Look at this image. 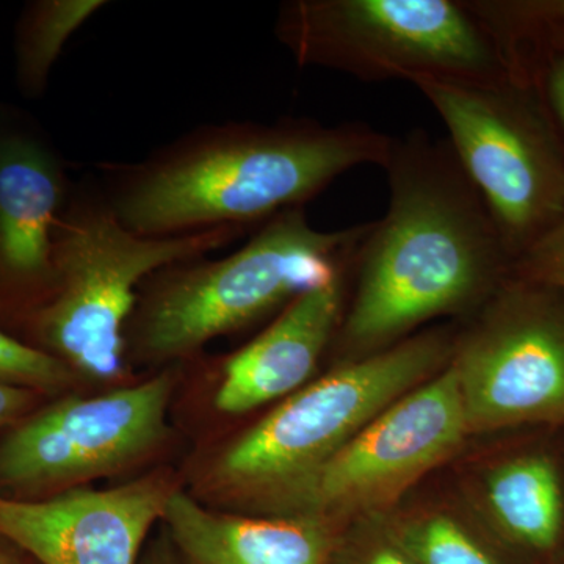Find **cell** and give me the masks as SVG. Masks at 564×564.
Masks as SVG:
<instances>
[{
	"label": "cell",
	"mask_w": 564,
	"mask_h": 564,
	"mask_svg": "<svg viewBox=\"0 0 564 564\" xmlns=\"http://www.w3.org/2000/svg\"><path fill=\"white\" fill-rule=\"evenodd\" d=\"M392 140L364 122L282 118L204 124L140 161L101 163L96 181L137 236L248 232L281 212L304 207L358 166H383Z\"/></svg>",
	"instance_id": "7a4b0ae2"
},
{
	"label": "cell",
	"mask_w": 564,
	"mask_h": 564,
	"mask_svg": "<svg viewBox=\"0 0 564 564\" xmlns=\"http://www.w3.org/2000/svg\"><path fill=\"white\" fill-rule=\"evenodd\" d=\"M455 367L408 392L321 467L259 510L334 519L392 503L466 437Z\"/></svg>",
	"instance_id": "9c48e42d"
},
{
	"label": "cell",
	"mask_w": 564,
	"mask_h": 564,
	"mask_svg": "<svg viewBox=\"0 0 564 564\" xmlns=\"http://www.w3.org/2000/svg\"><path fill=\"white\" fill-rule=\"evenodd\" d=\"M381 169L388 209L355 252V295L334 337L361 358L432 318L488 303L513 276V259L448 140L393 137Z\"/></svg>",
	"instance_id": "6da1fadb"
},
{
	"label": "cell",
	"mask_w": 564,
	"mask_h": 564,
	"mask_svg": "<svg viewBox=\"0 0 564 564\" xmlns=\"http://www.w3.org/2000/svg\"><path fill=\"white\" fill-rule=\"evenodd\" d=\"M162 521L185 564H329L336 549L328 519L221 513L180 488Z\"/></svg>",
	"instance_id": "5bb4252c"
},
{
	"label": "cell",
	"mask_w": 564,
	"mask_h": 564,
	"mask_svg": "<svg viewBox=\"0 0 564 564\" xmlns=\"http://www.w3.org/2000/svg\"><path fill=\"white\" fill-rule=\"evenodd\" d=\"M109 6L106 0H32L14 29V76L21 95L41 98L70 36Z\"/></svg>",
	"instance_id": "2e32d148"
},
{
	"label": "cell",
	"mask_w": 564,
	"mask_h": 564,
	"mask_svg": "<svg viewBox=\"0 0 564 564\" xmlns=\"http://www.w3.org/2000/svg\"><path fill=\"white\" fill-rule=\"evenodd\" d=\"M454 352L447 334H419L303 386L223 448L206 475L207 489L261 508L328 462Z\"/></svg>",
	"instance_id": "5b68a950"
},
{
	"label": "cell",
	"mask_w": 564,
	"mask_h": 564,
	"mask_svg": "<svg viewBox=\"0 0 564 564\" xmlns=\"http://www.w3.org/2000/svg\"><path fill=\"white\" fill-rule=\"evenodd\" d=\"M358 564H417L393 532L370 545Z\"/></svg>",
	"instance_id": "ffe728a7"
},
{
	"label": "cell",
	"mask_w": 564,
	"mask_h": 564,
	"mask_svg": "<svg viewBox=\"0 0 564 564\" xmlns=\"http://www.w3.org/2000/svg\"><path fill=\"white\" fill-rule=\"evenodd\" d=\"M417 564H500L458 522L443 514L393 530Z\"/></svg>",
	"instance_id": "e0dca14e"
},
{
	"label": "cell",
	"mask_w": 564,
	"mask_h": 564,
	"mask_svg": "<svg viewBox=\"0 0 564 564\" xmlns=\"http://www.w3.org/2000/svg\"><path fill=\"white\" fill-rule=\"evenodd\" d=\"M143 564H185L182 562L180 554L170 541V538L165 536L162 540L155 541L152 545L151 554L147 556Z\"/></svg>",
	"instance_id": "7402d4cb"
},
{
	"label": "cell",
	"mask_w": 564,
	"mask_h": 564,
	"mask_svg": "<svg viewBox=\"0 0 564 564\" xmlns=\"http://www.w3.org/2000/svg\"><path fill=\"white\" fill-rule=\"evenodd\" d=\"M367 229L369 223L322 231L296 207L263 223L226 258L163 267L140 285L126 325V355L148 364L193 358L210 340L339 280Z\"/></svg>",
	"instance_id": "3957f363"
},
{
	"label": "cell",
	"mask_w": 564,
	"mask_h": 564,
	"mask_svg": "<svg viewBox=\"0 0 564 564\" xmlns=\"http://www.w3.org/2000/svg\"><path fill=\"white\" fill-rule=\"evenodd\" d=\"M513 274L564 291V215L543 239L514 262Z\"/></svg>",
	"instance_id": "d6986e66"
},
{
	"label": "cell",
	"mask_w": 564,
	"mask_h": 564,
	"mask_svg": "<svg viewBox=\"0 0 564 564\" xmlns=\"http://www.w3.org/2000/svg\"><path fill=\"white\" fill-rule=\"evenodd\" d=\"M448 132L513 262L562 220L564 139L540 96L514 79L413 82Z\"/></svg>",
	"instance_id": "52a82bcc"
},
{
	"label": "cell",
	"mask_w": 564,
	"mask_h": 564,
	"mask_svg": "<svg viewBox=\"0 0 564 564\" xmlns=\"http://www.w3.org/2000/svg\"><path fill=\"white\" fill-rule=\"evenodd\" d=\"M35 391L0 384V429L17 422L31 406Z\"/></svg>",
	"instance_id": "44dd1931"
},
{
	"label": "cell",
	"mask_w": 564,
	"mask_h": 564,
	"mask_svg": "<svg viewBox=\"0 0 564 564\" xmlns=\"http://www.w3.org/2000/svg\"><path fill=\"white\" fill-rule=\"evenodd\" d=\"M344 311V274L296 296L261 336L223 364L215 406L243 414L300 391L336 337Z\"/></svg>",
	"instance_id": "4fadbf2b"
},
{
	"label": "cell",
	"mask_w": 564,
	"mask_h": 564,
	"mask_svg": "<svg viewBox=\"0 0 564 564\" xmlns=\"http://www.w3.org/2000/svg\"><path fill=\"white\" fill-rule=\"evenodd\" d=\"M273 32L300 66L364 82L511 77L469 0H289Z\"/></svg>",
	"instance_id": "8992f818"
},
{
	"label": "cell",
	"mask_w": 564,
	"mask_h": 564,
	"mask_svg": "<svg viewBox=\"0 0 564 564\" xmlns=\"http://www.w3.org/2000/svg\"><path fill=\"white\" fill-rule=\"evenodd\" d=\"M245 232L137 236L111 210L95 176L76 182L55 228L50 296L25 328L29 344L61 359L77 377L120 380L128 358L126 325L144 280L163 267L220 250Z\"/></svg>",
	"instance_id": "277c9868"
},
{
	"label": "cell",
	"mask_w": 564,
	"mask_h": 564,
	"mask_svg": "<svg viewBox=\"0 0 564 564\" xmlns=\"http://www.w3.org/2000/svg\"><path fill=\"white\" fill-rule=\"evenodd\" d=\"M172 370L95 397H69L22 419L0 443V489L57 494L118 473L166 436Z\"/></svg>",
	"instance_id": "30bf717a"
},
{
	"label": "cell",
	"mask_w": 564,
	"mask_h": 564,
	"mask_svg": "<svg viewBox=\"0 0 564 564\" xmlns=\"http://www.w3.org/2000/svg\"><path fill=\"white\" fill-rule=\"evenodd\" d=\"M467 433L564 421V291L511 276L454 352Z\"/></svg>",
	"instance_id": "ba28073f"
},
{
	"label": "cell",
	"mask_w": 564,
	"mask_h": 564,
	"mask_svg": "<svg viewBox=\"0 0 564 564\" xmlns=\"http://www.w3.org/2000/svg\"><path fill=\"white\" fill-rule=\"evenodd\" d=\"M74 182L46 137L0 117V326L28 328L54 281V234Z\"/></svg>",
	"instance_id": "8fae6325"
},
{
	"label": "cell",
	"mask_w": 564,
	"mask_h": 564,
	"mask_svg": "<svg viewBox=\"0 0 564 564\" xmlns=\"http://www.w3.org/2000/svg\"><path fill=\"white\" fill-rule=\"evenodd\" d=\"M77 375L61 359L41 350L0 326V384L57 392L74 383Z\"/></svg>",
	"instance_id": "ac0fdd59"
},
{
	"label": "cell",
	"mask_w": 564,
	"mask_h": 564,
	"mask_svg": "<svg viewBox=\"0 0 564 564\" xmlns=\"http://www.w3.org/2000/svg\"><path fill=\"white\" fill-rule=\"evenodd\" d=\"M176 486L162 474L46 499L0 496V536L41 564H137Z\"/></svg>",
	"instance_id": "7c38bea8"
},
{
	"label": "cell",
	"mask_w": 564,
	"mask_h": 564,
	"mask_svg": "<svg viewBox=\"0 0 564 564\" xmlns=\"http://www.w3.org/2000/svg\"><path fill=\"white\" fill-rule=\"evenodd\" d=\"M486 502L500 532L527 551L545 554L564 530V492L558 467L549 456H514L486 478Z\"/></svg>",
	"instance_id": "9a60e30c"
},
{
	"label": "cell",
	"mask_w": 564,
	"mask_h": 564,
	"mask_svg": "<svg viewBox=\"0 0 564 564\" xmlns=\"http://www.w3.org/2000/svg\"><path fill=\"white\" fill-rule=\"evenodd\" d=\"M6 541L0 536V564H14L13 555L7 549Z\"/></svg>",
	"instance_id": "603a6c76"
}]
</instances>
